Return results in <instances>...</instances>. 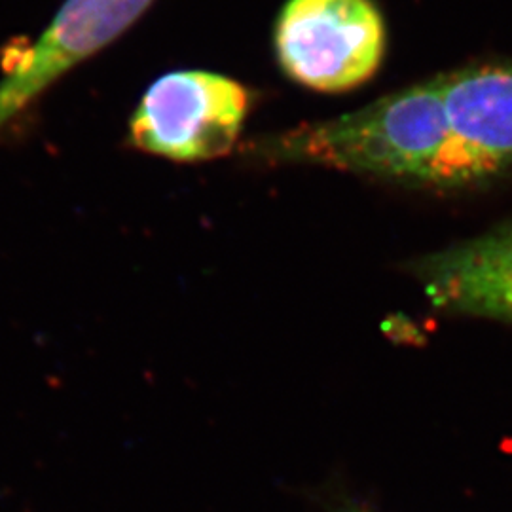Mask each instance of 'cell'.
<instances>
[{
  "label": "cell",
  "instance_id": "obj_1",
  "mask_svg": "<svg viewBox=\"0 0 512 512\" xmlns=\"http://www.w3.org/2000/svg\"><path fill=\"white\" fill-rule=\"evenodd\" d=\"M268 165H319L385 183L459 188L439 76L387 93L361 109L245 143Z\"/></svg>",
  "mask_w": 512,
  "mask_h": 512
},
{
  "label": "cell",
  "instance_id": "obj_2",
  "mask_svg": "<svg viewBox=\"0 0 512 512\" xmlns=\"http://www.w3.org/2000/svg\"><path fill=\"white\" fill-rule=\"evenodd\" d=\"M251 93L230 76L175 71L148 88L129 122V143L171 162L219 160L238 147Z\"/></svg>",
  "mask_w": 512,
  "mask_h": 512
},
{
  "label": "cell",
  "instance_id": "obj_3",
  "mask_svg": "<svg viewBox=\"0 0 512 512\" xmlns=\"http://www.w3.org/2000/svg\"><path fill=\"white\" fill-rule=\"evenodd\" d=\"M385 21L372 0H289L275 25V54L296 84L355 90L384 61Z\"/></svg>",
  "mask_w": 512,
  "mask_h": 512
},
{
  "label": "cell",
  "instance_id": "obj_4",
  "mask_svg": "<svg viewBox=\"0 0 512 512\" xmlns=\"http://www.w3.org/2000/svg\"><path fill=\"white\" fill-rule=\"evenodd\" d=\"M154 0H65L0 78V131L59 78L122 37Z\"/></svg>",
  "mask_w": 512,
  "mask_h": 512
},
{
  "label": "cell",
  "instance_id": "obj_5",
  "mask_svg": "<svg viewBox=\"0 0 512 512\" xmlns=\"http://www.w3.org/2000/svg\"><path fill=\"white\" fill-rule=\"evenodd\" d=\"M454 141L458 186L512 167V59L480 61L439 74Z\"/></svg>",
  "mask_w": 512,
  "mask_h": 512
},
{
  "label": "cell",
  "instance_id": "obj_6",
  "mask_svg": "<svg viewBox=\"0 0 512 512\" xmlns=\"http://www.w3.org/2000/svg\"><path fill=\"white\" fill-rule=\"evenodd\" d=\"M435 310L512 323V220L408 266Z\"/></svg>",
  "mask_w": 512,
  "mask_h": 512
},
{
  "label": "cell",
  "instance_id": "obj_7",
  "mask_svg": "<svg viewBox=\"0 0 512 512\" xmlns=\"http://www.w3.org/2000/svg\"><path fill=\"white\" fill-rule=\"evenodd\" d=\"M348 512H359V511H348Z\"/></svg>",
  "mask_w": 512,
  "mask_h": 512
}]
</instances>
